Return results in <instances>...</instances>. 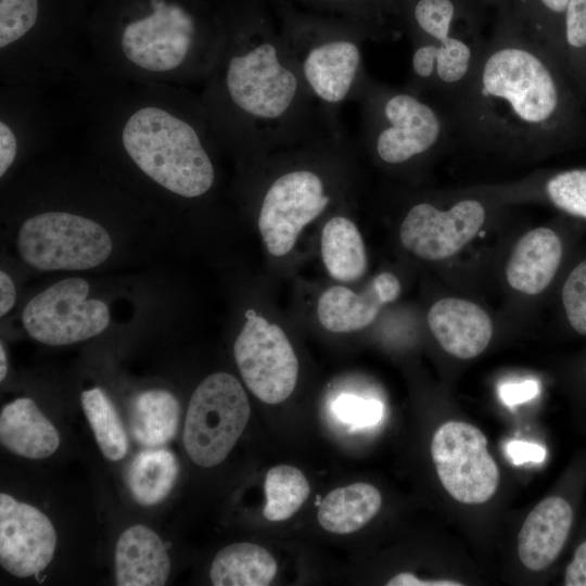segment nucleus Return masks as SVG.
Segmentation results:
<instances>
[{"label": "nucleus", "mask_w": 586, "mask_h": 586, "mask_svg": "<svg viewBox=\"0 0 586 586\" xmlns=\"http://www.w3.org/2000/svg\"><path fill=\"white\" fill-rule=\"evenodd\" d=\"M458 91V120L468 137L549 146L586 137L581 94L543 43L508 40L481 47Z\"/></svg>", "instance_id": "f257e3e1"}, {"label": "nucleus", "mask_w": 586, "mask_h": 586, "mask_svg": "<svg viewBox=\"0 0 586 586\" xmlns=\"http://www.w3.org/2000/svg\"><path fill=\"white\" fill-rule=\"evenodd\" d=\"M120 141L144 175L177 195L198 198L213 186L214 166L199 133L169 110L144 105L133 111Z\"/></svg>", "instance_id": "f03ea898"}, {"label": "nucleus", "mask_w": 586, "mask_h": 586, "mask_svg": "<svg viewBox=\"0 0 586 586\" xmlns=\"http://www.w3.org/2000/svg\"><path fill=\"white\" fill-rule=\"evenodd\" d=\"M250 403L239 380L227 372L205 378L191 395L182 442L189 458L213 468L230 454L250 420Z\"/></svg>", "instance_id": "7ed1b4c3"}, {"label": "nucleus", "mask_w": 586, "mask_h": 586, "mask_svg": "<svg viewBox=\"0 0 586 586\" xmlns=\"http://www.w3.org/2000/svg\"><path fill=\"white\" fill-rule=\"evenodd\" d=\"M113 249L106 229L87 217L44 212L20 227L17 250L24 263L44 270H84L104 263Z\"/></svg>", "instance_id": "20e7f679"}, {"label": "nucleus", "mask_w": 586, "mask_h": 586, "mask_svg": "<svg viewBox=\"0 0 586 586\" xmlns=\"http://www.w3.org/2000/svg\"><path fill=\"white\" fill-rule=\"evenodd\" d=\"M89 284L81 278L63 279L34 296L22 320L36 341L53 346L93 337L110 323V313L100 300H88Z\"/></svg>", "instance_id": "39448f33"}, {"label": "nucleus", "mask_w": 586, "mask_h": 586, "mask_svg": "<svg viewBox=\"0 0 586 586\" xmlns=\"http://www.w3.org/2000/svg\"><path fill=\"white\" fill-rule=\"evenodd\" d=\"M431 455L442 485L457 501L483 504L496 493L499 469L476 426L460 421L442 424L433 435Z\"/></svg>", "instance_id": "423d86ee"}, {"label": "nucleus", "mask_w": 586, "mask_h": 586, "mask_svg": "<svg viewBox=\"0 0 586 586\" xmlns=\"http://www.w3.org/2000/svg\"><path fill=\"white\" fill-rule=\"evenodd\" d=\"M233 355L246 387L270 405L284 402L298 378V360L284 331L250 311L234 345Z\"/></svg>", "instance_id": "0eeeda50"}, {"label": "nucleus", "mask_w": 586, "mask_h": 586, "mask_svg": "<svg viewBox=\"0 0 586 586\" xmlns=\"http://www.w3.org/2000/svg\"><path fill=\"white\" fill-rule=\"evenodd\" d=\"M195 24L180 5L152 0L151 11L128 22L119 36V51L128 64L148 74H170L188 60Z\"/></svg>", "instance_id": "6e6552de"}, {"label": "nucleus", "mask_w": 586, "mask_h": 586, "mask_svg": "<svg viewBox=\"0 0 586 586\" xmlns=\"http://www.w3.org/2000/svg\"><path fill=\"white\" fill-rule=\"evenodd\" d=\"M321 178L310 170L289 171L266 192L258 216V229L268 253L286 255L303 228L328 206Z\"/></svg>", "instance_id": "1a4fd4ad"}, {"label": "nucleus", "mask_w": 586, "mask_h": 586, "mask_svg": "<svg viewBox=\"0 0 586 586\" xmlns=\"http://www.w3.org/2000/svg\"><path fill=\"white\" fill-rule=\"evenodd\" d=\"M226 88L233 104L245 114L273 119L292 104L297 79L281 64L276 47L265 42L229 60Z\"/></svg>", "instance_id": "9d476101"}, {"label": "nucleus", "mask_w": 586, "mask_h": 586, "mask_svg": "<svg viewBox=\"0 0 586 586\" xmlns=\"http://www.w3.org/2000/svg\"><path fill=\"white\" fill-rule=\"evenodd\" d=\"M485 220L483 204L473 199L459 201L447 211L429 203L412 206L399 228L406 250L425 260L453 256L469 243Z\"/></svg>", "instance_id": "9b49d317"}, {"label": "nucleus", "mask_w": 586, "mask_h": 586, "mask_svg": "<svg viewBox=\"0 0 586 586\" xmlns=\"http://www.w3.org/2000/svg\"><path fill=\"white\" fill-rule=\"evenodd\" d=\"M56 543L55 528L41 510L0 494V564L7 572L21 578L42 572Z\"/></svg>", "instance_id": "f8f14e48"}, {"label": "nucleus", "mask_w": 586, "mask_h": 586, "mask_svg": "<svg viewBox=\"0 0 586 586\" xmlns=\"http://www.w3.org/2000/svg\"><path fill=\"white\" fill-rule=\"evenodd\" d=\"M388 125L377 138L379 157L388 164H399L433 148L444 130L436 111L408 93L387 99L383 109Z\"/></svg>", "instance_id": "ddd939ff"}, {"label": "nucleus", "mask_w": 586, "mask_h": 586, "mask_svg": "<svg viewBox=\"0 0 586 586\" xmlns=\"http://www.w3.org/2000/svg\"><path fill=\"white\" fill-rule=\"evenodd\" d=\"M399 294L400 283L391 272L377 275L362 294L344 285H333L319 296L317 317L330 332L359 331L370 326L382 306L394 302Z\"/></svg>", "instance_id": "4468645a"}, {"label": "nucleus", "mask_w": 586, "mask_h": 586, "mask_svg": "<svg viewBox=\"0 0 586 586\" xmlns=\"http://www.w3.org/2000/svg\"><path fill=\"white\" fill-rule=\"evenodd\" d=\"M428 324L442 348L461 359L482 354L493 336V324L487 313L462 298L437 301L428 313Z\"/></svg>", "instance_id": "2eb2a0df"}, {"label": "nucleus", "mask_w": 586, "mask_h": 586, "mask_svg": "<svg viewBox=\"0 0 586 586\" xmlns=\"http://www.w3.org/2000/svg\"><path fill=\"white\" fill-rule=\"evenodd\" d=\"M573 521L570 504L559 496L538 502L526 517L518 537L521 562L531 571L548 568L561 552Z\"/></svg>", "instance_id": "dca6fc26"}, {"label": "nucleus", "mask_w": 586, "mask_h": 586, "mask_svg": "<svg viewBox=\"0 0 586 586\" xmlns=\"http://www.w3.org/2000/svg\"><path fill=\"white\" fill-rule=\"evenodd\" d=\"M114 571L118 586L165 585L170 572L167 548L150 527L132 525L116 542Z\"/></svg>", "instance_id": "f3484780"}, {"label": "nucleus", "mask_w": 586, "mask_h": 586, "mask_svg": "<svg viewBox=\"0 0 586 586\" xmlns=\"http://www.w3.org/2000/svg\"><path fill=\"white\" fill-rule=\"evenodd\" d=\"M562 257V243L549 228H536L515 244L506 268L508 283L514 290L535 295L555 277Z\"/></svg>", "instance_id": "a211bd4d"}, {"label": "nucleus", "mask_w": 586, "mask_h": 586, "mask_svg": "<svg viewBox=\"0 0 586 586\" xmlns=\"http://www.w3.org/2000/svg\"><path fill=\"white\" fill-rule=\"evenodd\" d=\"M0 442L14 455L39 460L56 451L60 434L31 398L20 397L1 409Z\"/></svg>", "instance_id": "6ab92c4d"}, {"label": "nucleus", "mask_w": 586, "mask_h": 586, "mask_svg": "<svg viewBox=\"0 0 586 586\" xmlns=\"http://www.w3.org/2000/svg\"><path fill=\"white\" fill-rule=\"evenodd\" d=\"M360 63L358 47L345 40L329 41L309 51L303 63L304 76L323 101L337 103L351 90Z\"/></svg>", "instance_id": "aec40b11"}, {"label": "nucleus", "mask_w": 586, "mask_h": 586, "mask_svg": "<svg viewBox=\"0 0 586 586\" xmlns=\"http://www.w3.org/2000/svg\"><path fill=\"white\" fill-rule=\"evenodd\" d=\"M381 505V494L373 485L354 483L327 494L319 505L317 519L330 533L349 534L369 523Z\"/></svg>", "instance_id": "412c9836"}, {"label": "nucleus", "mask_w": 586, "mask_h": 586, "mask_svg": "<svg viewBox=\"0 0 586 586\" xmlns=\"http://www.w3.org/2000/svg\"><path fill=\"white\" fill-rule=\"evenodd\" d=\"M320 253L326 270L336 281H356L367 271L364 239L356 224L347 217L334 216L324 224Z\"/></svg>", "instance_id": "4be33fe9"}, {"label": "nucleus", "mask_w": 586, "mask_h": 586, "mask_svg": "<svg viewBox=\"0 0 586 586\" xmlns=\"http://www.w3.org/2000/svg\"><path fill=\"white\" fill-rule=\"evenodd\" d=\"M276 573L277 562L268 550L252 543H235L216 553L209 578L215 586H267Z\"/></svg>", "instance_id": "5701e85b"}, {"label": "nucleus", "mask_w": 586, "mask_h": 586, "mask_svg": "<svg viewBox=\"0 0 586 586\" xmlns=\"http://www.w3.org/2000/svg\"><path fill=\"white\" fill-rule=\"evenodd\" d=\"M180 406L166 390H148L136 396L131 406L130 429L145 447H158L171 441L179 425Z\"/></svg>", "instance_id": "b1692460"}, {"label": "nucleus", "mask_w": 586, "mask_h": 586, "mask_svg": "<svg viewBox=\"0 0 586 586\" xmlns=\"http://www.w3.org/2000/svg\"><path fill=\"white\" fill-rule=\"evenodd\" d=\"M178 474L176 456L168 449L153 447L133 457L127 471V484L135 501L149 507L169 495Z\"/></svg>", "instance_id": "393cba45"}, {"label": "nucleus", "mask_w": 586, "mask_h": 586, "mask_svg": "<svg viewBox=\"0 0 586 586\" xmlns=\"http://www.w3.org/2000/svg\"><path fill=\"white\" fill-rule=\"evenodd\" d=\"M81 407L103 456L111 461L124 459L129 449V440L124 423L101 387L81 393Z\"/></svg>", "instance_id": "a878e982"}, {"label": "nucleus", "mask_w": 586, "mask_h": 586, "mask_svg": "<svg viewBox=\"0 0 586 586\" xmlns=\"http://www.w3.org/2000/svg\"><path fill=\"white\" fill-rule=\"evenodd\" d=\"M266 504L263 514L268 521H284L294 515L307 499L310 487L301 470L289 464L269 469L265 477Z\"/></svg>", "instance_id": "bb28decb"}, {"label": "nucleus", "mask_w": 586, "mask_h": 586, "mask_svg": "<svg viewBox=\"0 0 586 586\" xmlns=\"http://www.w3.org/2000/svg\"><path fill=\"white\" fill-rule=\"evenodd\" d=\"M560 62L578 93H586V0L568 3L562 21Z\"/></svg>", "instance_id": "cd10ccee"}, {"label": "nucleus", "mask_w": 586, "mask_h": 586, "mask_svg": "<svg viewBox=\"0 0 586 586\" xmlns=\"http://www.w3.org/2000/svg\"><path fill=\"white\" fill-rule=\"evenodd\" d=\"M546 194L559 209L586 219V169H569L553 175L546 183Z\"/></svg>", "instance_id": "c85d7f7f"}, {"label": "nucleus", "mask_w": 586, "mask_h": 586, "mask_svg": "<svg viewBox=\"0 0 586 586\" xmlns=\"http://www.w3.org/2000/svg\"><path fill=\"white\" fill-rule=\"evenodd\" d=\"M38 13V0H0L1 50L25 37L35 26Z\"/></svg>", "instance_id": "c756f323"}, {"label": "nucleus", "mask_w": 586, "mask_h": 586, "mask_svg": "<svg viewBox=\"0 0 586 586\" xmlns=\"http://www.w3.org/2000/svg\"><path fill=\"white\" fill-rule=\"evenodd\" d=\"M562 301L572 328L586 335V259L568 277L562 289Z\"/></svg>", "instance_id": "7c9ffc66"}, {"label": "nucleus", "mask_w": 586, "mask_h": 586, "mask_svg": "<svg viewBox=\"0 0 586 586\" xmlns=\"http://www.w3.org/2000/svg\"><path fill=\"white\" fill-rule=\"evenodd\" d=\"M455 8L450 0H419L415 18L419 27L433 40L451 36Z\"/></svg>", "instance_id": "2f4dec72"}, {"label": "nucleus", "mask_w": 586, "mask_h": 586, "mask_svg": "<svg viewBox=\"0 0 586 586\" xmlns=\"http://www.w3.org/2000/svg\"><path fill=\"white\" fill-rule=\"evenodd\" d=\"M332 410L340 421L355 428H365L381 420L383 407L375 399L343 394L333 402Z\"/></svg>", "instance_id": "473e14b6"}, {"label": "nucleus", "mask_w": 586, "mask_h": 586, "mask_svg": "<svg viewBox=\"0 0 586 586\" xmlns=\"http://www.w3.org/2000/svg\"><path fill=\"white\" fill-rule=\"evenodd\" d=\"M539 394V384L535 380H524L522 382H508L499 386L501 402L513 407L519 404L532 400Z\"/></svg>", "instance_id": "72a5a7b5"}, {"label": "nucleus", "mask_w": 586, "mask_h": 586, "mask_svg": "<svg viewBox=\"0 0 586 586\" xmlns=\"http://www.w3.org/2000/svg\"><path fill=\"white\" fill-rule=\"evenodd\" d=\"M506 454L513 464L520 466L542 462L546 457V449L536 443L511 441L506 445Z\"/></svg>", "instance_id": "f704fd0d"}, {"label": "nucleus", "mask_w": 586, "mask_h": 586, "mask_svg": "<svg viewBox=\"0 0 586 586\" xmlns=\"http://www.w3.org/2000/svg\"><path fill=\"white\" fill-rule=\"evenodd\" d=\"M17 153V139L13 128L2 118L0 122V176L12 166Z\"/></svg>", "instance_id": "c9c22d12"}, {"label": "nucleus", "mask_w": 586, "mask_h": 586, "mask_svg": "<svg viewBox=\"0 0 586 586\" xmlns=\"http://www.w3.org/2000/svg\"><path fill=\"white\" fill-rule=\"evenodd\" d=\"M565 586H586V540L575 550L564 575Z\"/></svg>", "instance_id": "e433bc0d"}, {"label": "nucleus", "mask_w": 586, "mask_h": 586, "mask_svg": "<svg viewBox=\"0 0 586 586\" xmlns=\"http://www.w3.org/2000/svg\"><path fill=\"white\" fill-rule=\"evenodd\" d=\"M387 586H461L462 584L449 579H419L411 573H399L393 576Z\"/></svg>", "instance_id": "4c0bfd02"}, {"label": "nucleus", "mask_w": 586, "mask_h": 586, "mask_svg": "<svg viewBox=\"0 0 586 586\" xmlns=\"http://www.w3.org/2000/svg\"><path fill=\"white\" fill-rule=\"evenodd\" d=\"M16 300L15 286L10 276L1 270L0 272V316L7 315L13 307Z\"/></svg>", "instance_id": "58836bf2"}, {"label": "nucleus", "mask_w": 586, "mask_h": 586, "mask_svg": "<svg viewBox=\"0 0 586 586\" xmlns=\"http://www.w3.org/2000/svg\"><path fill=\"white\" fill-rule=\"evenodd\" d=\"M543 7L552 15H555L560 24L562 29V21L564 12L566 10L568 3L570 0H538Z\"/></svg>", "instance_id": "ea45409f"}, {"label": "nucleus", "mask_w": 586, "mask_h": 586, "mask_svg": "<svg viewBox=\"0 0 586 586\" xmlns=\"http://www.w3.org/2000/svg\"><path fill=\"white\" fill-rule=\"evenodd\" d=\"M8 372V361L7 354L4 351L3 343L0 345V381H3Z\"/></svg>", "instance_id": "a19ab883"}]
</instances>
